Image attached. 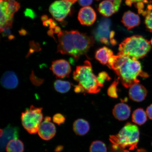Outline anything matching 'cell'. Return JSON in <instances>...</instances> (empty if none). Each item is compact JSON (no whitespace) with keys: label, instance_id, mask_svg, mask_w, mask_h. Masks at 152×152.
<instances>
[{"label":"cell","instance_id":"1","mask_svg":"<svg viewBox=\"0 0 152 152\" xmlns=\"http://www.w3.org/2000/svg\"><path fill=\"white\" fill-rule=\"evenodd\" d=\"M107 66L118 76L122 84L126 88L139 83L138 77H147V73L142 71L141 64L137 60L118 54L110 58Z\"/></svg>","mask_w":152,"mask_h":152},{"label":"cell","instance_id":"2","mask_svg":"<svg viewBox=\"0 0 152 152\" xmlns=\"http://www.w3.org/2000/svg\"><path fill=\"white\" fill-rule=\"evenodd\" d=\"M58 36L57 52L69 55L76 60L86 54L94 43L92 37L77 31H60Z\"/></svg>","mask_w":152,"mask_h":152},{"label":"cell","instance_id":"3","mask_svg":"<svg viewBox=\"0 0 152 152\" xmlns=\"http://www.w3.org/2000/svg\"><path fill=\"white\" fill-rule=\"evenodd\" d=\"M140 135L138 126L132 123H128L118 134L110 136L109 140L113 145V149L116 151H122L126 148L132 151L137 148Z\"/></svg>","mask_w":152,"mask_h":152},{"label":"cell","instance_id":"4","mask_svg":"<svg viewBox=\"0 0 152 152\" xmlns=\"http://www.w3.org/2000/svg\"><path fill=\"white\" fill-rule=\"evenodd\" d=\"M73 76L83 92L96 94L100 91L101 86L93 73L92 64L88 61H86L83 66H77Z\"/></svg>","mask_w":152,"mask_h":152},{"label":"cell","instance_id":"5","mask_svg":"<svg viewBox=\"0 0 152 152\" xmlns=\"http://www.w3.org/2000/svg\"><path fill=\"white\" fill-rule=\"evenodd\" d=\"M151 48V44L147 40L141 36H133L126 38L119 45L118 54L138 60L145 56Z\"/></svg>","mask_w":152,"mask_h":152},{"label":"cell","instance_id":"6","mask_svg":"<svg viewBox=\"0 0 152 152\" xmlns=\"http://www.w3.org/2000/svg\"><path fill=\"white\" fill-rule=\"evenodd\" d=\"M42 110V108L31 105L29 109L22 113L21 119L22 125L29 134H35L38 132L43 119Z\"/></svg>","mask_w":152,"mask_h":152},{"label":"cell","instance_id":"7","mask_svg":"<svg viewBox=\"0 0 152 152\" xmlns=\"http://www.w3.org/2000/svg\"><path fill=\"white\" fill-rule=\"evenodd\" d=\"M20 7V4L15 0H1V32L12 27L15 13Z\"/></svg>","mask_w":152,"mask_h":152},{"label":"cell","instance_id":"8","mask_svg":"<svg viewBox=\"0 0 152 152\" xmlns=\"http://www.w3.org/2000/svg\"><path fill=\"white\" fill-rule=\"evenodd\" d=\"M111 22L107 18H104L98 24L94 35L95 39L99 42L106 45L110 44L113 45H116L115 37V33L110 31Z\"/></svg>","mask_w":152,"mask_h":152},{"label":"cell","instance_id":"9","mask_svg":"<svg viewBox=\"0 0 152 152\" xmlns=\"http://www.w3.org/2000/svg\"><path fill=\"white\" fill-rule=\"evenodd\" d=\"M72 4L67 0L56 1L50 6L49 12L56 20L62 22L69 14Z\"/></svg>","mask_w":152,"mask_h":152},{"label":"cell","instance_id":"10","mask_svg":"<svg viewBox=\"0 0 152 152\" xmlns=\"http://www.w3.org/2000/svg\"><path fill=\"white\" fill-rule=\"evenodd\" d=\"M51 121V118L50 117H45L38 129V134L44 140H50L54 137L56 134V126Z\"/></svg>","mask_w":152,"mask_h":152},{"label":"cell","instance_id":"11","mask_svg":"<svg viewBox=\"0 0 152 152\" xmlns=\"http://www.w3.org/2000/svg\"><path fill=\"white\" fill-rule=\"evenodd\" d=\"M50 69L57 77L60 78L69 77L71 72V67L69 62L64 59L53 61Z\"/></svg>","mask_w":152,"mask_h":152},{"label":"cell","instance_id":"12","mask_svg":"<svg viewBox=\"0 0 152 152\" xmlns=\"http://www.w3.org/2000/svg\"><path fill=\"white\" fill-rule=\"evenodd\" d=\"M19 129L17 127L8 125L3 130H1V151L5 149L8 142L13 139H18L19 136Z\"/></svg>","mask_w":152,"mask_h":152},{"label":"cell","instance_id":"13","mask_svg":"<svg viewBox=\"0 0 152 152\" xmlns=\"http://www.w3.org/2000/svg\"><path fill=\"white\" fill-rule=\"evenodd\" d=\"M96 15L94 9L90 7H83L80 10L78 18L83 25L91 26L96 21Z\"/></svg>","mask_w":152,"mask_h":152},{"label":"cell","instance_id":"14","mask_svg":"<svg viewBox=\"0 0 152 152\" xmlns=\"http://www.w3.org/2000/svg\"><path fill=\"white\" fill-rule=\"evenodd\" d=\"M147 94L145 87L139 83H136L130 87L129 91V97L136 102H141L145 99Z\"/></svg>","mask_w":152,"mask_h":152},{"label":"cell","instance_id":"15","mask_svg":"<svg viewBox=\"0 0 152 152\" xmlns=\"http://www.w3.org/2000/svg\"><path fill=\"white\" fill-rule=\"evenodd\" d=\"M1 84L5 88L13 89L18 85V79L16 74L12 71H7L3 74L1 78Z\"/></svg>","mask_w":152,"mask_h":152},{"label":"cell","instance_id":"16","mask_svg":"<svg viewBox=\"0 0 152 152\" xmlns=\"http://www.w3.org/2000/svg\"><path fill=\"white\" fill-rule=\"evenodd\" d=\"M131 108L128 104L124 103L116 104L113 110L114 117L119 121L126 120L130 117Z\"/></svg>","mask_w":152,"mask_h":152},{"label":"cell","instance_id":"17","mask_svg":"<svg viewBox=\"0 0 152 152\" xmlns=\"http://www.w3.org/2000/svg\"><path fill=\"white\" fill-rule=\"evenodd\" d=\"M122 22L128 29H131L137 26L140 23V19L138 15L131 11L124 13Z\"/></svg>","mask_w":152,"mask_h":152},{"label":"cell","instance_id":"18","mask_svg":"<svg viewBox=\"0 0 152 152\" xmlns=\"http://www.w3.org/2000/svg\"><path fill=\"white\" fill-rule=\"evenodd\" d=\"M90 129L89 123L84 119H77L73 123V130L77 135H85L88 132Z\"/></svg>","mask_w":152,"mask_h":152},{"label":"cell","instance_id":"19","mask_svg":"<svg viewBox=\"0 0 152 152\" xmlns=\"http://www.w3.org/2000/svg\"><path fill=\"white\" fill-rule=\"evenodd\" d=\"M113 56V52L111 49L104 47L96 51L95 58L102 64L107 65L110 58Z\"/></svg>","mask_w":152,"mask_h":152},{"label":"cell","instance_id":"20","mask_svg":"<svg viewBox=\"0 0 152 152\" xmlns=\"http://www.w3.org/2000/svg\"><path fill=\"white\" fill-rule=\"evenodd\" d=\"M98 10L100 14L106 17L111 16L115 12L113 3L109 0L102 2L99 5Z\"/></svg>","mask_w":152,"mask_h":152},{"label":"cell","instance_id":"21","mask_svg":"<svg viewBox=\"0 0 152 152\" xmlns=\"http://www.w3.org/2000/svg\"><path fill=\"white\" fill-rule=\"evenodd\" d=\"M147 115L142 108H138L133 112L132 119L133 122L140 125H143L147 120Z\"/></svg>","mask_w":152,"mask_h":152},{"label":"cell","instance_id":"22","mask_svg":"<svg viewBox=\"0 0 152 152\" xmlns=\"http://www.w3.org/2000/svg\"><path fill=\"white\" fill-rule=\"evenodd\" d=\"M6 151L7 152H23V143L18 139L11 140L7 144Z\"/></svg>","mask_w":152,"mask_h":152},{"label":"cell","instance_id":"23","mask_svg":"<svg viewBox=\"0 0 152 152\" xmlns=\"http://www.w3.org/2000/svg\"><path fill=\"white\" fill-rule=\"evenodd\" d=\"M71 83L69 82L58 80L55 82L54 87L57 92L64 94L69 91L71 87Z\"/></svg>","mask_w":152,"mask_h":152},{"label":"cell","instance_id":"24","mask_svg":"<svg viewBox=\"0 0 152 152\" xmlns=\"http://www.w3.org/2000/svg\"><path fill=\"white\" fill-rule=\"evenodd\" d=\"M90 152H107L105 144L100 140H96L91 143L90 148Z\"/></svg>","mask_w":152,"mask_h":152},{"label":"cell","instance_id":"25","mask_svg":"<svg viewBox=\"0 0 152 152\" xmlns=\"http://www.w3.org/2000/svg\"><path fill=\"white\" fill-rule=\"evenodd\" d=\"M145 16V23L147 28L152 31V5H148L143 13Z\"/></svg>","mask_w":152,"mask_h":152},{"label":"cell","instance_id":"26","mask_svg":"<svg viewBox=\"0 0 152 152\" xmlns=\"http://www.w3.org/2000/svg\"><path fill=\"white\" fill-rule=\"evenodd\" d=\"M119 79V78L115 79L112 84L109 87L107 90V94L112 98H117L118 97L117 94V86L118 84Z\"/></svg>","mask_w":152,"mask_h":152},{"label":"cell","instance_id":"27","mask_svg":"<svg viewBox=\"0 0 152 152\" xmlns=\"http://www.w3.org/2000/svg\"><path fill=\"white\" fill-rule=\"evenodd\" d=\"M97 77L98 80L102 87H103L106 81H109L111 79L108 74L105 72H102L99 74Z\"/></svg>","mask_w":152,"mask_h":152},{"label":"cell","instance_id":"28","mask_svg":"<svg viewBox=\"0 0 152 152\" xmlns=\"http://www.w3.org/2000/svg\"><path fill=\"white\" fill-rule=\"evenodd\" d=\"M65 121V117L61 113L56 114L53 117V122L59 125L63 124Z\"/></svg>","mask_w":152,"mask_h":152},{"label":"cell","instance_id":"29","mask_svg":"<svg viewBox=\"0 0 152 152\" xmlns=\"http://www.w3.org/2000/svg\"><path fill=\"white\" fill-rule=\"evenodd\" d=\"M148 0H125V3L129 6H132V4H136L139 2H148Z\"/></svg>","mask_w":152,"mask_h":152},{"label":"cell","instance_id":"30","mask_svg":"<svg viewBox=\"0 0 152 152\" xmlns=\"http://www.w3.org/2000/svg\"><path fill=\"white\" fill-rule=\"evenodd\" d=\"M79 2L81 6L88 7L92 3L93 0H79Z\"/></svg>","mask_w":152,"mask_h":152},{"label":"cell","instance_id":"31","mask_svg":"<svg viewBox=\"0 0 152 152\" xmlns=\"http://www.w3.org/2000/svg\"><path fill=\"white\" fill-rule=\"evenodd\" d=\"M113 2L115 6V12L118 11L120 7L121 0H109Z\"/></svg>","mask_w":152,"mask_h":152},{"label":"cell","instance_id":"32","mask_svg":"<svg viewBox=\"0 0 152 152\" xmlns=\"http://www.w3.org/2000/svg\"><path fill=\"white\" fill-rule=\"evenodd\" d=\"M146 113L149 118L152 120V104L147 107Z\"/></svg>","mask_w":152,"mask_h":152},{"label":"cell","instance_id":"33","mask_svg":"<svg viewBox=\"0 0 152 152\" xmlns=\"http://www.w3.org/2000/svg\"><path fill=\"white\" fill-rule=\"evenodd\" d=\"M122 152H130L128 150H125L124 151ZM136 152H148L146 150L144 149H142V148H141V149H138L137 150V151Z\"/></svg>","mask_w":152,"mask_h":152},{"label":"cell","instance_id":"34","mask_svg":"<svg viewBox=\"0 0 152 152\" xmlns=\"http://www.w3.org/2000/svg\"><path fill=\"white\" fill-rule=\"evenodd\" d=\"M63 148V147L62 146H58V147L56 148L55 151H56V152H60L62 151Z\"/></svg>","mask_w":152,"mask_h":152},{"label":"cell","instance_id":"35","mask_svg":"<svg viewBox=\"0 0 152 152\" xmlns=\"http://www.w3.org/2000/svg\"><path fill=\"white\" fill-rule=\"evenodd\" d=\"M67 1L72 3V4H73L75 3L78 0H67Z\"/></svg>","mask_w":152,"mask_h":152},{"label":"cell","instance_id":"36","mask_svg":"<svg viewBox=\"0 0 152 152\" xmlns=\"http://www.w3.org/2000/svg\"><path fill=\"white\" fill-rule=\"evenodd\" d=\"M151 45H152V39L151 40Z\"/></svg>","mask_w":152,"mask_h":152},{"label":"cell","instance_id":"37","mask_svg":"<svg viewBox=\"0 0 152 152\" xmlns=\"http://www.w3.org/2000/svg\"></svg>","mask_w":152,"mask_h":152}]
</instances>
